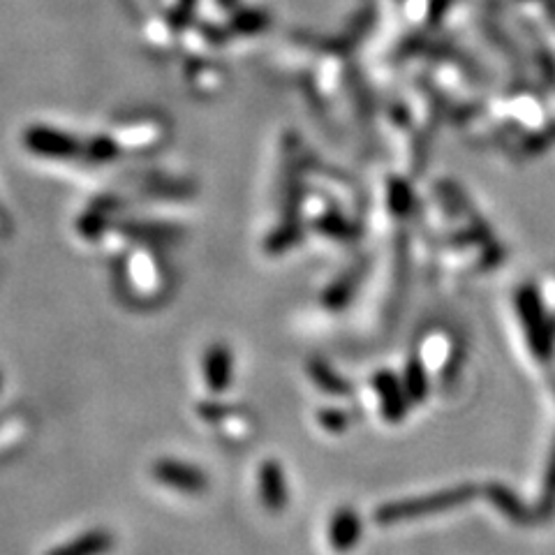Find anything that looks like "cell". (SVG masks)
<instances>
[{
    "label": "cell",
    "instance_id": "7a4b0ae2",
    "mask_svg": "<svg viewBox=\"0 0 555 555\" xmlns=\"http://www.w3.org/2000/svg\"><path fill=\"white\" fill-rule=\"evenodd\" d=\"M257 500L269 514H283L290 507V484L283 463L276 458H264L255 470Z\"/></svg>",
    "mask_w": 555,
    "mask_h": 555
},
{
    "label": "cell",
    "instance_id": "8fae6325",
    "mask_svg": "<svg viewBox=\"0 0 555 555\" xmlns=\"http://www.w3.org/2000/svg\"><path fill=\"white\" fill-rule=\"evenodd\" d=\"M0 391H3V377H0Z\"/></svg>",
    "mask_w": 555,
    "mask_h": 555
},
{
    "label": "cell",
    "instance_id": "3957f363",
    "mask_svg": "<svg viewBox=\"0 0 555 555\" xmlns=\"http://www.w3.org/2000/svg\"><path fill=\"white\" fill-rule=\"evenodd\" d=\"M202 382L211 394H227L234 382V352L227 343H213L204 350L199 361Z\"/></svg>",
    "mask_w": 555,
    "mask_h": 555
},
{
    "label": "cell",
    "instance_id": "6da1fadb",
    "mask_svg": "<svg viewBox=\"0 0 555 555\" xmlns=\"http://www.w3.org/2000/svg\"><path fill=\"white\" fill-rule=\"evenodd\" d=\"M151 479L167 491L179 495H202L209 491V475L197 465L179 458H158L151 465Z\"/></svg>",
    "mask_w": 555,
    "mask_h": 555
},
{
    "label": "cell",
    "instance_id": "5b68a950",
    "mask_svg": "<svg viewBox=\"0 0 555 555\" xmlns=\"http://www.w3.org/2000/svg\"><path fill=\"white\" fill-rule=\"evenodd\" d=\"M463 498V491H454V493H442L435 495V498H426L421 502H412V505H391L380 509V521L382 523H396V521H405L407 516H419L424 512H435V509L442 507H451L454 502H458Z\"/></svg>",
    "mask_w": 555,
    "mask_h": 555
},
{
    "label": "cell",
    "instance_id": "30bf717a",
    "mask_svg": "<svg viewBox=\"0 0 555 555\" xmlns=\"http://www.w3.org/2000/svg\"><path fill=\"white\" fill-rule=\"evenodd\" d=\"M317 421H320V426L324 428V431L333 433V435L343 433L345 426H347L345 414L338 412V410H322V412H317Z\"/></svg>",
    "mask_w": 555,
    "mask_h": 555
},
{
    "label": "cell",
    "instance_id": "52a82bcc",
    "mask_svg": "<svg viewBox=\"0 0 555 555\" xmlns=\"http://www.w3.org/2000/svg\"><path fill=\"white\" fill-rule=\"evenodd\" d=\"M375 389H377V396H380L384 417L389 421L403 419V414L407 410V401H405L407 391L403 389V384L398 382L394 375L382 373L375 377Z\"/></svg>",
    "mask_w": 555,
    "mask_h": 555
},
{
    "label": "cell",
    "instance_id": "ba28073f",
    "mask_svg": "<svg viewBox=\"0 0 555 555\" xmlns=\"http://www.w3.org/2000/svg\"><path fill=\"white\" fill-rule=\"evenodd\" d=\"M308 375H310V380L320 384L322 391H327V394H343V391H345L343 380H340V377L333 373V370L320 359L310 361Z\"/></svg>",
    "mask_w": 555,
    "mask_h": 555
},
{
    "label": "cell",
    "instance_id": "8992f818",
    "mask_svg": "<svg viewBox=\"0 0 555 555\" xmlns=\"http://www.w3.org/2000/svg\"><path fill=\"white\" fill-rule=\"evenodd\" d=\"M111 549H114V535H109L107 530H91L61 546H54L44 555H105Z\"/></svg>",
    "mask_w": 555,
    "mask_h": 555
},
{
    "label": "cell",
    "instance_id": "9c48e42d",
    "mask_svg": "<svg viewBox=\"0 0 555 555\" xmlns=\"http://www.w3.org/2000/svg\"><path fill=\"white\" fill-rule=\"evenodd\" d=\"M197 414H199V419L206 421V424H211L213 428L222 424V419H225L229 424L227 412L225 410H211V405H199ZM248 431H250V421L243 417V419H239V426H227L225 435H229V438H243V435H246Z\"/></svg>",
    "mask_w": 555,
    "mask_h": 555
},
{
    "label": "cell",
    "instance_id": "277c9868",
    "mask_svg": "<svg viewBox=\"0 0 555 555\" xmlns=\"http://www.w3.org/2000/svg\"><path fill=\"white\" fill-rule=\"evenodd\" d=\"M361 518L350 507H340L329 516L327 528H324V539H327L329 551L343 555L350 553L361 542Z\"/></svg>",
    "mask_w": 555,
    "mask_h": 555
}]
</instances>
